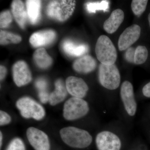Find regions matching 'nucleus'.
I'll list each match as a JSON object with an SVG mask.
<instances>
[{"mask_svg":"<svg viewBox=\"0 0 150 150\" xmlns=\"http://www.w3.org/2000/svg\"><path fill=\"white\" fill-rule=\"evenodd\" d=\"M60 134L63 141L72 147L84 149L89 146L92 142V137L88 131L76 127L63 128Z\"/></svg>","mask_w":150,"mask_h":150,"instance_id":"nucleus-1","label":"nucleus"},{"mask_svg":"<svg viewBox=\"0 0 150 150\" xmlns=\"http://www.w3.org/2000/svg\"><path fill=\"white\" fill-rule=\"evenodd\" d=\"M96 54L98 61L103 64H115L117 53L114 44L107 36L101 35L98 39L95 48Z\"/></svg>","mask_w":150,"mask_h":150,"instance_id":"nucleus-2","label":"nucleus"},{"mask_svg":"<svg viewBox=\"0 0 150 150\" xmlns=\"http://www.w3.org/2000/svg\"><path fill=\"white\" fill-rule=\"evenodd\" d=\"M98 80L105 88L113 90L118 88L121 83V75L114 64L105 65L100 64L98 69Z\"/></svg>","mask_w":150,"mask_h":150,"instance_id":"nucleus-3","label":"nucleus"},{"mask_svg":"<svg viewBox=\"0 0 150 150\" xmlns=\"http://www.w3.org/2000/svg\"><path fill=\"white\" fill-rule=\"evenodd\" d=\"M75 1H53L48 4V16L60 21H64L72 15L76 7Z\"/></svg>","mask_w":150,"mask_h":150,"instance_id":"nucleus-4","label":"nucleus"},{"mask_svg":"<svg viewBox=\"0 0 150 150\" xmlns=\"http://www.w3.org/2000/svg\"><path fill=\"white\" fill-rule=\"evenodd\" d=\"M89 110L88 103L86 100L73 97L65 103L64 117L69 121L76 120L86 115Z\"/></svg>","mask_w":150,"mask_h":150,"instance_id":"nucleus-5","label":"nucleus"},{"mask_svg":"<svg viewBox=\"0 0 150 150\" xmlns=\"http://www.w3.org/2000/svg\"><path fill=\"white\" fill-rule=\"evenodd\" d=\"M16 106L24 118H32L39 120L45 116V110L43 108L29 97H26L19 99L16 103Z\"/></svg>","mask_w":150,"mask_h":150,"instance_id":"nucleus-6","label":"nucleus"},{"mask_svg":"<svg viewBox=\"0 0 150 150\" xmlns=\"http://www.w3.org/2000/svg\"><path fill=\"white\" fill-rule=\"evenodd\" d=\"M96 143L98 150H120L121 147L119 137L110 131H103L98 133Z\"/></svg>","mask_w":150,"mask_h":150,"instance_id":"nucleus-7","label":"nucleus"},{"mask_svg":"<svg viewBox=\"0 0 150 150\" xmlns=\"http://www.w3.org/2000/svg\"><path fill=\"white\" fill-rule=\"evenodd\" d=\"M120 96L126 112L130 116L135 115L137 111V103L134 96L133 86L129 81H125L122 84Z\"/></svg>","mask_w":150,"mask_h":150,"instance_id":"nucleus-8","label":"nucleus"},{"mask_svg":"<svg viewBox=\"0 0 150 150\" xmlns=\"http://www.w3.org/2000/svg\"><path fill=\"white\" fill-rule=\"evenodd\" d=\"M141 29L139 25L134 24L126 28L120 35L118 47L120 51L127 50L139 38Z\"/></svg>","mask_w":150,"mask_h":150,"instance_id":"nucleus-9","label":"nucleus"},{"mask_svg":"<svg viewBox=\"0 0 150 150\" xmlns=\"http://www.w3.org/2000/svg\"><path fill=\"white\" fill-rule=\"evenodd\" d=\"M26 134L29 143L35 150L50 149L48 136L43 131L34 127H30L28 129Z\"/></svg>","mask_w":150,"mask_h":150,"instance_id":"nucleus-10","label":"nucleus"},{"mask_svg":"<svg viewBox=\"0 0 150 150\" xmlns=\"http://www.w3.org/2000/svg\"><path fill=\"white\" fill-rule=\"evenodd\" d=\"M67 91L74 97L82 98L88 90V86L81 78L70 76L66 82Z\"/></svg>","mask_w":150,"mask_h":150,"instance_id":"nucleus-11","label":"nucleus"},{"mask_svg":"<svg viewBox=\"0 0 150 150\" xmlns=\"http://www.w3.org/2000/svg\"><path fill=\"white\" fill-rule=\"evenodd\" d=\"M13 74L14 81L19 87L27 84L32 79L29 68L23 61H19L13 65Z\"/></svg>","mask_w":150,"mask_h":150,"instance_id":"nucleus-12","label":"nucleus"},{"mask_svg":"<svg viewBox=\"0 0 150 150\" xmlns=\"http://www.w3.org/2000/svg\"><path fill=\"white\" fill-rule=\"evenodd\" d=\"M124 18V12L121 9H117L112 12L110 17L104 22L103 28L109 34L114 33L118 30Z\"/></svg>","mask_w":150,"mask_h":150,"instance_id":"nucleus-13","label":"nucleus"},{"mask_svg":"<svg viewBox=\"0 0 150 150\" xmlns=\"http://www.w3.org/2000/svg\"><path fill=\"white\" fill-rule=\"evenodd\" d=\"M56 33L52 30L35 33L30 38V43L35 47L46 46L52 43L56 38Z\"/></svg>","mask_w":150,"mask_h":150,"instance_id":"nucleus-14","label":"nucleus"},{"mask_svg":"<svg viewBox=\"0 0 150 150\" xmlns=\"http://www.w3.org/2000/svg\"><path fill=\"white\" fill-rule=\"evenodd\" d=\"M74 69L79 73L88 74L95 69L97 62L93 57L89 55H85L79 58L73 64Z\"/></svg>","mask_w":150,"mask_h":150,"instance_id":"nucleus-15","label":"nucleus"},{"mask_svg":"<svg viewBox=\"0 0 150 150\" xmlns=\"http://www.w3.org/2000/svg\"><path fill=\"white\" fill-rule=\"evenodd\" d=\"M55 84V91L51 93L49 96V102L52 105H56L64 100L68 92L62 80H57Z\"/></svg>","mask_w":150,"mask_h":150,"instance_id":"nucleus-16","label":"nucleus"},{"mask_svg":"<svg viewBox=\"0 0 150 150\" xmlns=\"http://www.w3.org/2000/svg\"><path fill=\"white\" fill-rule=\"evenodd\" d=\"M66 54L72 56H80L88 51V46L85 44H78L70 40H66L62 44Z\"/></svg>","mask_w":150,"mask_h":150,"instance_id":"nucleus-17","label":"nucleus"},{"mask_svg":"<svg viewBox=\"0 0 150 150\" xmlns=\"http://www.w3.org/2000/svg\"><path fill=\"white\" fill-rule=\"evenodd\" d=\"M11 7L13 14L17 22L21 28H24L26 13L23 3L21 1H14Z\"/></svg>","mask_w":150,"mask_h":150,"instance_id":"nucleus-18","label":"nucleus"},{"mask_svg":"<svg viewBox=\"0 0 150 150\" xmlns=\"http://www.w3.org/2000/svg\"><path fill=\"white\" fill-rule=\"evenodd\" d=\"M41 1L36 0L26 1L28 15L30 22L35 24L38 21L40 16Z\"/></svg>","mask_w":150,"mask_h":150,"instance_id":"nucleus-19","label":"nucleus"},{"mask_svg":"<svg viewBox=\"0 0 150 150\" xmlns=\"http://www.w3.org/2000/svg\"><path fill=\"white\" fill-rule=\"evenodd\" d=\"M33 59L35 64L42 69H46L50 67L52 63V58L44 48L38 49L33 54Z\"/></svg>","mask_w":150,"mask_h":150,"instance_id":"nucleus-20","label":"nucleus"},{"mask_svg":"<svg viewBox=\"0 0 150 150\" xmlns=\"http://www.w3.org/2000/svg\"><path fill=\"white\" fill-rule=\"evenodd\" d=\"M21 38L11 33L1 30L0 43L1 45H6L9 43H18L21 41Z\"/></svg>","mask_w":150,"mask_h":150,"instance_id":"nucleus-21","label":"nucleus"},{"mask_svg":"<svg viewBox=\"0 0 150 150\" xmlns=\"http://www.w3.org/2000/svg\"><path fill=\"white\" fill-rule=\"evenodd\" d=\"M109 4L107 1H102L100 2H88L86 4V8L90 13H94L98 10L106 11L109 8Z\"/></svg>","mask_w":150,"mask_h":150,"instance_id":"nucleus-22","label":"nucleus"},{"mask_svg":"<svg viewBox=\"0 0 150 150\" xmlns=\"http://www.w3.org/2000/svg\"><path fill=\"white\" fill-rule=\"evenodd\" d=\"M148 57V51L146 48L144 46H138L135 51L134 64H142L146 62Z\"/></svg>","mask_w":150,"mask_h":150,"instance_id":"nucleus-23","label":"nucleus"},{"mask_svg":"<svg viewBox=\"0 0 150 150\" xmlns=\"http://www.w3.org/2000/svg\"><path fill=\"white\" fill-rule=\"evenodd\" d=\"M148 1L147 0H133L131 2V9L135 15L141 16L146 10Z\"/></svg>","mask_w":150,"mask_h":150,"instance_id":"nucleus-24","label":"nucleus"},{"mask_svg":"<svg viewBox=\"0 0 150 150\" xmlns=\"http://www.w3.org/2000/svg\"><path fill=\"white\" fill-rule=\"evenodd\" d=\"M12 21L11 15L9 11H5L1 13L0 15V26L1 28L8 27Z\"/></svg>","mask_w":150,"mask_h":150,"instance_id":"nucleus-25","label":"nucleus"},{"mask_svg":"<svg viewBox=\"0 0 150 150\" xmlns=\"http://www.w3.org/2000/svg\"><path fill=\"white\" fill-rule=\"evenodd\" d=\"M6 150H25L23 142L20 139L12 140L8 145Z\"/></svg>","mask_w":150,"mask_h":150,"instance_id":"nucleus-26","label":"nucleus"},{"mask_svg":"<svg viewBox=\"0 0 150 150\" xmlns=\"http://www.w3.org/2000/svg\"><path fill=\"white\" fill-rule=\"evenodd\" d=\"M35 85L38 90V94L46 93L47 92V83L46 80L42 78L38 79L35 83Z\"/></svg>","mask_w":150,"mask_h":150,"instance_id":"nucleus-27","label":"nucleus"},{"mask_svg":"<svg viewBox=\"0 0 150 150\" xmlns=\"http://www.w3.org/2000/svg\"><path fill=\"white\" fill-rule=\"evenodd\" d=\"M135 51L136 49L133 47H130L127 49L125 53V57L127 62L130 63H134Z\"/></svg>","mask_w":150,"mask_h":150,"instance_id":"nucleus-28","label":"nucleus"},{"mask_svg":"<svg viewBox=\"0 0 150 150\" xmlns=\"http://www.w3.org/2000/svg\"><path fill=\"white\" fill-rule=\"evenodd\" d=\"M11 118L10 115L4 111H0V125L1 126L8 124L11 122Z\"/></svg>","mask_w":150,"mask_h":150,"instance_id":"nucleus-29","label":"nucleus"},{"mask_svg":"<svg viewBox=\"0 0 150 150\" xmlns=\"http://www.w3.org/2000/svg\"><path fill=\"white\" fill-rule=\"evenodd\" d=\"M142 92L145 97L150 98V82L143 87Z\"/></svg>","mask_w":150,"mask_h":150,"instance_id":"nucleus-30","label":"nucleus"},{"mask_svg":"<svg viewBox=\"0 0 150 150\" xmlns=\"http://www.w3.org/2000/svg\"><path fill=\"white\" fill-rule=\"evenodd\" d=\"M7 71L5 67L4 66H1L0 67V79L1 80H2L5 77Z\"/></svg>","mask_w":150,"mask_h":150,"instance_id":"nucleus-31","label":"nucleus"},{"mask_svg":"<svg viewBox=\"0 0 150 150\" xmlns=\"http://www.w3.org/2000/svg\"><path fill=\"white\" fill-rule=\"evenodd\" d=\"M2 141V134L1 132V133H0V145H1V146Z\"/></svg>","mask_w":150,"mask_h":150,"instance_id":"nucleus-32","label":"nucleus"},{"mask_svg":"<svg viewBox=\"0 0 150 150\" xmlns=\"http://www.w3.org/2000/svg\"><path fill=\"white\" fill-rule=\"evenodd\" d=\"M148 20H149V24L150 27V13L149 14V16H148Z\"/></svg>","mask_w":150,"mask_h":150,"instance_id":"nucleus-33","label":"nucleus"}]
</instances>
